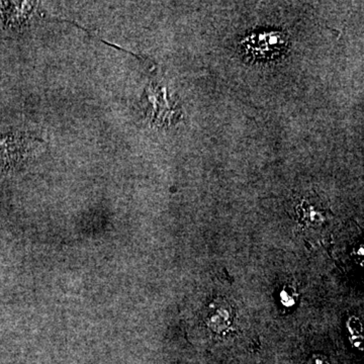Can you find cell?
<instances>
[{"label":"cell","instance_id":"1","mask_svg":"<svg viewBox=\"0 0 364 364\" xmlns=\"http://www.w3.org/2000/svg\"><path fill=\"white\" fill-rule=\"evenodd\" d=\"M287 36L279 32L253 33L241 42L248 56L257 59L272 58L287 47Z\"/></svg>","mask_w":364,"mask_h":364},{"label":"cell","instance_id":"2","mask_svg":"<svg viewBox=\"0 0 364 364\" xmlns=\"http://www.w3.org/2000/svg\"><path fill=\"white\" fill-rule=\"evenodd\" d=\"M32 142L28 136L16 135L0 140V171L23 159Z\"/></svg>","mask_w":364,"mask_h":364},{"label":"cell","instance_id":"3","mask_svg":"<svg viewBox=\"0 0 364 364\" xmlns=\"http://www.w3.org/2000/svg\"><path fill=\"white\" fill-rule=\"evenodd\" d=\"M234 311L228 304H213L207 318L208 325L213 331L222 334L233 326Z\"/></svg>","mask_w":364,"mask_h":364},{"label":"cell","instance_id":"4","mask_svg":"<svg viewBox=\"0 0 364 364\" xmlns=\"http://www.w3.org/2000/svg\"><path fill=\"white\" fill-rule=\"evenodd\" d=\"M296 293H294L293 287H284L280 293V301L284 304V306H294L296 303Z\"/></svg>","mask_w":364,"mask_h":364}]
</instances>
